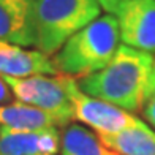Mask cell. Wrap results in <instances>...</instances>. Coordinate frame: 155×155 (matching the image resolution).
<instances>
[{"label": "cell", "instance_id": "cell-1", "mask_svg": "<svg viewBox=\"0 0 155 155\" xmlns=\"http://www.w3.org/2000/svg\"><path fill=\"white\" fill-rule=\"evenodd\" d=\"M153 55L120 45L106 67L78 79L84 94L108 101L128 112L143 111L150 97Z\"/></svg>", "mask_w": 155, "mask_h": 155}, {"label": "cell", "instance_id": "cell-2", "mask_svg": "<svg viewBox=\"0 0 155 155\" xmlns=\"http://www.w3.org/2000/svg\"><path fill=\"white\" fill-rule=\"evenodd\" d=\"M120 33L114 15H104L74 33L54 55L57 71L70 78H86L103 70L119 49Z\"/></svg>", "mask_w": 155, "mask_h": 155}, {"label": "cell", "instance_id": "cell-3", "mask_svg": "<svg viewBox=\"0 0 155 155\" xmlns=\"http://www.w3.org/2000/svg\"><path fill=\"white\" fill-rule=\"evenodd\" d=\"M97 0H32V30L35 45L43 54H57L60 48L100 18Z\"/></svg>", "mask_w": 155, "mask_h": 155}, {"label": "cell", "instance_id": "cell-4", "mask_svg": "<svg viewBox=\"0 0 155 155\" xmlns=\"http://www.w3.org/2000/svg\"><path fill=\"white\" fill-rule=\"evenodd\" d=\"M2 78L18 101L49 112L59 120L60 127H67L74 119L73 104L67 92V76L35 74L27 78Z\"/></svg>", "mask_w": 155, "mask_h": 155}, {"label": "cell", "instance_id": "cell-5", "mask_svg": "<svg viewBox=\"0 0 155 155\" xmlns=\"http://www.w3.org/2000/svg\"><path fill=\"white\" fill-rule=\"evenodd\" d=\"M67 92L73 104L74 119L95 130L100 136L116 135L144 124L141 119L131 116L128 111L84 94L74 78L67 76Z\"/></svg>", "mask_w": 155, "mask_h": 155}, {"label": "cell", "instance_id": "cell-6", "mask_svg": "<svg viewBox=\"0 0 155 155\" xmlns=\"http://www.w3.org/2000/svg\"><path fill=\"white\" fill-rule=\"evenodd\" d=\"M122 45L155 52V0H130L117 11Z\"/></svg>", "mask_w": 155, "mask_h": 155}, {"label": "cell", "instance_id": "cell-7", "mask_svg": "<svg viewBox=\"0 0 155 155\" xmlns=\"http://www.w3.org/2000/svg\"><path fill=\"white\" fill-rule=\"evenodd\" d=\"M60 150L57 127L10 130L0 127V155H55Z\"/></svg>", "mask_w": 155, "mask_h": 155}, {"label": "cell", "instance_id": "cell-8", "mask_svg": "<svg viewBox=\"0 0 155 155\" xmlns=\"http://www.w3.org/2000/svg\"><path fill=\"white\" fill-rule=\"evenodd\" d=\"M52 59L41 51L24 49L18 45L0 41V76L27 78L35 74H57Z\"/></svg>", "mask_w": 155, "mask_h": 155}, {"label": "cell", "instance_id": "cell-9", "mask_svg": "<svg viewBox=\"0 0 155 155\" xmlns=\"http://www.w3.org/2000/svg\"><path fill=\"white\" fill-rule=\"evenodd\" d=\"M32 0H0V41L33 46Z\"/></svg>", "mask_w": 155, "mask_h": 155}, {"label": "cell", "instance_id": "cell-10", "mask_svg": "<svg viewBox=\"0 0 155 155\" xmlns=\"http://www.w3.org/2000/svg\"><path fill=\"white\" fill-rule=\"evenodd\" d=\"M0 127L10 130H43L60 127V124L49 112L22 101H15L0 104Z\"/></svg>", "mask_w": 155, "mask_h": 155}, {"label": "cell", "instance_id": "cell-11", "mask_svg": "<svg viewBox=\"0 0 155 155\" xmlns=\"http://www.w3.org/2000/svg\"><path fill=\"white\" fill-rule=\"evenodd\" d=\"M100 138L119 155H155V131L147 124Z\"/></svg>", "mask_w": 155, "mask_h": 155}, {"label": "cell", "instance_id": "cell-12", "mask_svg": "<svg viewBox=\"0 0 155 155\" xmlns=\"http://www.w3.org/2000/svg\"><path fill=\"white\" fill-rule=\"evenodd\" d=\"M62 155H119L101 138L79 124H68L60 136Z\"/></svg>", "mask_w": 155, "mask_h": 155}, {"label": "cell", "instance_id": "cell-13", "mask_svg": "<svg viewBox=\"0 0 155 155\" xmlns=\"http://www.w3.org/2000/svg\"><path fill=\"white\" fill-rule=\"evenodd\" d=\"M98 5L101 6V10H104L108 15H117V11L122 8V6L130 2V0H97Z\"/></svg>", "mask_w": 155, "mask_h": 155}, {"label": "cell", "instance_id": "cell-14", "mask_svg": "<svg viewBox=\"0 0 155 155\" xmlns=\"http://www.w3.org/2000/svg\"><path fill=\"white\" fill-rule=\"evenodd\" d=\"M143 116H144L146 120L155 128V94H152L149 97V100L146 101L144 108H143Z\"/></svg>", "mask_w": 155, "mask_h": 155}, {"label": "cell", "instance_id": "cell-15", "mask_svg": "<svg viewBox=\"0 0 155 155\" xmlns=\"http://www.w3.org/2000/svg\"><path fill=\"white\" fill-rule=\"evenodd\" d=\"M13 100V92L8 87V84L3 81V78L0 76V104H8Z\"/></svg>", "mask_w": 155, "mask_h": 155}, {"label": "cell", "instance_id": "cell-16", "mask_svg": "<svg viewBox=\"0 0 155 155\" xmlns=\"http://www.w3.org/2000/svg\"><path fill=\"white\" fill-rule=\"evenodd\" d=\"M155 94V60H153V68H152V76H150V95Z\"/></svg>", "mask_w": 155, "mask_h": 155}]
</instances>
